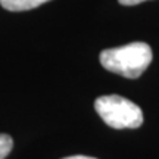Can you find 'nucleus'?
<instances>
[{
  "mask_svg": "<svg viewBox=\"0 0 159 159\" xmlns=\"http://www.w3.org/2000/svg\"><path fill=\"white\" fill-rule=\"evenodd\" d=\"M153 59L148 43L134 41L130 44L106 49L100 53V63L105 69L125 78H139Z\"/></svg>",
  "mask_w": 159,
  "mask_h": 159,
  "instance_id": "f257e3e1",
  "label": "nucleus"
},
{
  "mask_svg": "<svg viewBox=\"0 0 159 159\" xmlns=\"http://www.w3.org/2000/svg\"><path fill=\"white\" fill-rule=\"evenodd\" d=\"M99 116L112 128H139L143 124V112L136 103L118 94L100 96L94 102Z\"/></svg>",
  "mask_w": 159,
  "mask_h": 159,
  "instance_id": "f03ea898",
  "label": "nucleus"
},
{
  "mask_svg": "<svg viewBox=\"0 0 159 159\" xmlns=\"http://www.w3.org/2000/svg\"><path fill=\"white\" fill-rule=\"evenodd\" d=\"M46 2H50V0H0V5L3 6L6 11L22 12V11H30V9H35L40 5L46 3Z\"/></svg>",
  "mask_w": 159,
  "mask_h": 159,
  "instance_id": "7ed1b4c3",
  "label": "nucleus"
},
{
  "mask_svg": "<svg viewBox=\"0 0 159 159\" xmlns=\"http://www.w3.org/2000/svg\"><path fill=\"white\" fill-rule=\"evenodd\" d=\"M13 148V140L11 136L0 133V159H5L12 152Z\"/></svg>",
  "mask_w": 159,
  "mask_h": 159,
  "instance_id": "20e7f679",
  "label": "nucleus"
},
{
  "mask_svg": "<svg viewBox=\"0 0 159 159\" xmlns=\"http://www.w3.org/2000/svg\"><path fill=\"white\" fill-rule=\"evenodd\" d=\"M118 2L122 6H134V5L142 3V2H146V0H118Z\"/></svg>",
  "mask_w": 159,
  "mask_h": 159,
  "instance_id": "39448f33",
  "label": "nucleus"
},
{
  "mask_svg": "<svg viewBox=\"0 0 159 159\" xmlns=\"http://www.w3.org/2000/svg\"><path fill=\"white\" fill-rule=\"evenodd\" d=\"M63 159H96V158H91V156H84V155H75V156H66Z\"/></svg>",
  "mask_w": 159,
  "mask_h": 159,
  "instance_id": "423d86ee",
  "label": "nucleus"
}]
</instances>
